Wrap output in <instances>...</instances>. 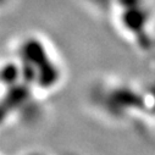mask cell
<instances>
[{
    "label": "cell",
    "mask_w": 155,
    "mask_h": 155,
    "mask_svg": "<svg viewBox=\"0 0 155 155\" xmlns=\"http://www.w3.org/2000/svg\"><path fill=\"white\" fill-rule=\"evenodd\" d=\"M15 58L23 82L37 97L55 92L62 83V62L51 44L39 34H28L17 43Z\"/></svg>",
    "instance_id": "cell-1"
},
{
    "label": "cell",
    "mask_w": 155,
    "mask_h": 155,
    "mask_svg": "<svg viewBox=\"0 0 155 155\" xmlns=\"http://www.w3.org/2000/svg\"><path fill=\"white\" fill-rule=\"evenodd\" d=\"M115 18L131 39L147 38L154 20V10L148 0H116Z\"/></svg>",
    "instance_id": "cell-2"
}]
</instances>
